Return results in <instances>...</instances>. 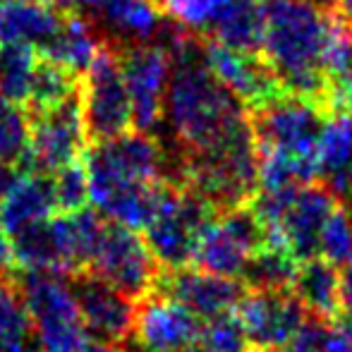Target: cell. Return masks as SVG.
Listing matches in <instances>:
<instances>
[{
  "label": "cell",
  "instance_id": "1",
  "mask_svg": "<svg viewBox=\"0 0 352 352\" xmlns=\"http://www.w3.org/2000/svg\"><path fill=\"white\" fill-rule=\"evenodd\" d=\"M173 72L163 120L170 127L180 158L195 156L252 125L250 111L213 77L204 60V38L177 29L166 38Z\"/></svg>",
  "mask_w": 352,
  "mask_h": 352
},
{
  "label": "cell",
  "instance_id": "2",
  "mask_svg": "<svg viewBox=\"0 0 352 352\" xmlns=\"http://www.w3.org/2000/svg\"><path fill=\"white\" fill-rule=\"evenodd\" d=\"M89 201L103 218L144 230L156 206L158 187L170 180L166 148L148 132H125L94 144L84 156Z\"/></svg>",
  "mask_w": 352,
  "mask_h": 352
},
{
  "label": "cell",
  "instance_id": "3",
  "mask_svg": "<svg viewBox=\"0 0 352 352\" xmlns=\"http://www.w3.org/2000/svg\"><path fill=\"white\" fill-rule=\"evenodd\" d=\"M336 29L338 17L324 0H266L259 53L283 91L326 106V56Z\"/></svg>",
  "mask_w": 352,
  "mask_h": 352
},
{
  "label": "cell",
  "instance_id": "4",
  "mask_svg": "<svg viewBox=\"0 0 352 352\" xmlns=\"http://www.w3.org/2000/svg\"><path fill=\"white\" fill-rule=\"evenodd\" d=\"M326 116L324 103L295 94H280L250 111L259 153V190H290L316 180V146Z\"/></svg>",
  "mask_w": 352,
  "mask_h": 352
},
{
  "label": "cell",
  "instance_id": "5",
  "mask_svg": "<svg viewBox=\"0 0 352 352\" xmlns=\"http://www.w3.org/2000/svg\"><path fill=\"white\" fill-rule=\"evenodd\" d=\"M216 216L218 211L195 190L180 182H163L151 218L144 226V240L161 269L192 266L197 240Z\"/></svg>",
  "mask_w": 352,
  "mask_h": 352
},
{
  "label": "cell",
  "instance_id": "6",
  "mask_svg": "<svg viewBox=\"0 0 352 352\" xmlns=\"http://www.w3.org/2000/svg\"><path fill=\"white\" fill-rule=\"evenodd\" d=\"M17 283L41 352H84L91 338L82 324L67 276L22 271Z\"/></svg>",
  "mask_w": 352,
  "mask_h": 352
},
{
  "label": "cell",
  "instance_id": "7",
  "mask_svg": "<svg viewBox=\"0 0 352 352\" xmlns=\"http://www.w3.org/2000/svg\"><path fill=\"white\" fill-rule=\"evenodd\" d=\"M79 106L91 144L111 142L135 127L132 101L122 77L120 51L111 41L79 77Z\"/></svg>",
  "mask_w": 352,
  "mask_h": 352
},
{
  "label": "cell",
  "instance_id": "8",
  "mask_svg": "<svg viewBox=\"0 0 352 352\" xmlns=\"http://www.w3.org/2000/svg\"><path fill=\"white\" fill-rule=\"evenodd\" d=\"M87 271L111 283L130 300L140 302L156 290L163 269L151 254L140 230H132L106 218V226L101 230Z\"/></svg>",
  "mask_w": 352,
  "mask_h": 352
},
{
  "label": "cell",
  "instance_id": "9",
  "mask_svg": "<svg viewBox=\"0 0 352 352\" xmlns=\"http://www.w3.org/2000/svg\"><path fill=\"white\" fill-rule=\"evenodd\" d=\"M266 245V232L250 206L218 213L201 230L192 266L223 278L242 280L250 259Z\"/></svg>",
  "mask_w": 352,
  "mask_h": 352
},
{
  "label": "cell",
  "instance_id": "10",
  "mask_svg": "<svg viewBox=\"0 0 352 352\" xmlns=\"http://www.w3.org/2000/svg\"><path fill=\"white\" fill-rule=\"evenodd\" d=\"M120 65L132 101L135 127L153 132L166 116V96L173 72V56L166 43H135L120 48Z\"/></svg>",
  "mask_w": 352,
  "mask_h": 352
},
{
  "label": "cell",
  "instance_id": "11",
  "mask_svg": "<svg viewBox=\"0 0 352 352\" xmlns=\"http://www.w3.org/2000/svg\"><path fill=\"white\" fill-rule=\"evenodd\" d=\"M235 314L252 352H285L309 321L292 290H247Z\"/></svg>",
  "mask_w": 352,
  "mask_h": 352
},
{
  "label": "cell",
  "instance_id": "12",
  "mask_svg": "<svg viewBox=\"0 0 352 352\" xmlns=\"http://www.w3.org/2000/svg\"><path fill=\"white\" fill-rule=\"evenodd\" d=\"M87 144L89 137L77 96L60 108L29 116V146L24 163L32 173L53 175L60 168L82 161Z\"/></svg>",
  "mask_w": 352,
  "mask_h": 352
},
{
  "label": "cell",
  "instance_id": "13",
  "mask_svg": "<svg viewBox=\"0 0 352 352\" xmlns=\"http://www.w3.org/2000/svg\"><path fill=\"white\" fill-rule=\"evenodd\" d=\"M204 321L185 305L153 290L137 302L130 340L137 352H187L199 343Z\"/></svg>",
  "mask_w": 352,
  "mask_h": 352
},
{
  "label": "cell",
  "instance_id": "14",
  "mask_svg": "<svg viewBox=\"0 0 352 352\" xmlns=\"http://www.w3.org/2000/svg\"><path fill=\"white\" fill-rule=\"evenodd\" d=\"M67 283L77 300L79 316L89 338L125 345L135 324V300H130L111 283L94 276L91 271H77L67 276Z\"/></svg>",
  "mask_w": 352,
  "mask_h": 352
},
{
  "label": "cell",
  "instance_id": "15",
  "mask_svg": "<svg viewBox=\"0 0 352 352\" xmlns=\"http://www.w3.org/2000/svg\"><path fill=\"white\" fill-rule=\"evenodd\" d=\"M204 60L213 72V77L247 111H254V108L285 94L278 77L269 67V63L261 58V53L235 51V48L221 46V43L204 38Z\"/></svg>",
  "mask_w": 352,
  "mask_h": 352
},
{
  "label": "cell",
  "instance_id": "16",
  "mask_svg": "<svg viewBox=\"0 0 352 352\" xmlns=\"http://www.w3.org/2000/svg\"><path fill=\"white\" fill-rule=\"evenodd\" d=\"M340 199L326 185H305L292 195L290 204L283 213L276 230L266 242L280 245L297 261H309L319 256V237L326 221L333 213Z\"/></svg>",
  "mask_w": 352,
  "mask_h": 352
},
{
  "label": "cell",
  "instance_id": "17",
  "mask_svg": "<svg viewBox=\"0 0 352 352\" xmlns=\"http://www.w3.org/2000/svg\"><path fill=\"white\" fill-rule=\"evenodd\" d=\"M156 292L173 297L201 321H209L235 311L240 300L245 297L247 285L235 278L206 274L197 266H185V269L173 271L163 269L161 278L156 283Z\"/></svg>",
  "mask_w": 352,
  "mask_h": 352
},
{
  "label": "cell",
  "instance_id": "18",
  "mask_svg": "<svg viewBox=\"0 0 352 352\" xmlns=\"http://www.w3.org/2000/svg\"><path fill=\"white\" fill-rule=\"evenodd\" d=\"M316 177L340 201L352 197V111H329L316 146Z\"/></svg>",
  "mask_w": 352,
  "mask_h": 352
},
{
  "label": "cell",
  "instance_id": "19",
  "mask_svg": "<svg viewBox=\"0 0 352 352\" xmlns=\"http://www.w3.org/2000/svg\"><path fill=\"white\" fill-rule=\"evenodd\" d=\"M56 213L58 204L51 175L27 170L24 175L17 177L12 190L8 192V197L0 204V226L5 228V232L12 240L19 232L48 221Z\"/></svg>",
  "mask_w": 352,
  "mask_h": 352
},
{
  "label": "cell",
  "instance_id": "20",
  "mask_svg": "<svg viewBox=\"0 0 352 352\" xmlns=\"http://www.w3.org/2000/svg\"><path fill=\"white\" fill-rule=\"evenodd\" d=\"M65 12L46 0H8L0 5V43L32 46L38 53L60 29Z\"/></svg>",
  "mask_w": 352,
  "mask_h": 352
},
{
  "label": "cell",
  "instance_id": "21",
  "mask_svg": "<svg viewBox=\"0 0 352 352\" xmlns=\"http://www.w3.org/2000/svg\"><path fill=\"white\" fill-rule=\"evenodd\" d=\"M91 14L122 46L151 43L163 32V12L156 0H98Z\"/></svg>",
  "mask_w": 352,
  "mask_h": 352
},
{
  "label": "cell",
  "instance_id": "22",
  "mask_svg": "<svg viewBox=\"0 0 352 352\" xmlns=\"http://www.w3.org/2000/svg\"><path fill=\"white\" fill-rule=\"evenodd\" d=\"M106 43L108 41L101 38V32L94 24V19H89L82 12H65L60 29L48 41L41 56L82 77L89 70V65L98 58Z\"/></svg>",
  "mask_w": 352,
  "mask_h": 352
},
{
  "label": "cell",
  "instance_id": "23",
  "mask_svg": "<svg viewBox=\"0 0 352 352\" xmlns=\"http://www.w3.org/2000/svg\"><path fill=\"white\" fill-rule=\"evenodd\" d=\"M292 292L305 305L309 319L338 321L343 316V297H340V271L331 261L309 259L297 266Z\"/></svg>",
  "mask_w": 352,
  "mask_h": 352
},
{
  "label": "cell",
  "instance_id": "24",
  "mask_svg": "<svg viewBox=\"0 0 352 352\" xmlns=\"http://www.w3.org/2000/svg\"><path fill=\"white\" fill-rule=\"evenodd\" d=\"M206 38L235 51L259 53L264 38V3L232 0Z\"/></svg>",
  "mask_w": 352,
  "mask_h": 352
},
{
  "label": "cell",
  "instance_id": "25",
  "mask_svg": "<svg viewBox=\"0 0 352 352\" xmlns=\"http://www.w3.org/2000/svg\"><path fill=\"white\" fill-rule=\"evenodd\" d=\"M0 352H41L14 274L0 278Z\"/></svg>",
  "mask_w": 352,
  "mask_h": 352
},
{
  "label": "cell",
  "instance_id": "26",
  "mask_svg": "<svg viewBox=\"0 0 352 352\" xmlns=\"http://www.w3.org/2000/svg\"><path fill=\"white\" fill-rule=\"evenodd\" d=\"M79 96V74L65 70L58 63L41 56L32 82V91L27 98V108L32 116L60 108Z\"/></svg>",
  "mask_w": 352,
  "mask_h": 352
},
{
  "label": "cell",
  "instance_id": "27",
  "mask_svg": "<svg viewBox=\"0 0 352 352\" xmlns=\"http://www.w3.org/2000/svg\"><path fill=\"white\" fill-rule=\"evenodd\" d=\"M297 266L300 261L285 247L266 242L250 259L242 274V283L247 290H292Z\"/></svg>",
  "mask_w": 352,
  "mask_h": 352
},
{
  "label": "cell",
  "instance_id": "28",
  "mask_svg": "<svg viewBox=\"0 0 352 352\" xmlns=\"http://www.w3.org/2000/svg\"><path fill=\"white\" fill-rule=\"evenodd\" d=\"M38 63H41V53L36 48L19 46V43H3L0 46V91L10 101L27 106Z\"/></svg>",
  "mask_w": 352,
  "mask_h": 352
},
{
  "label": "cell",
  "instance_id": "29",
  "mask_svg": "<svg viewBox=\"0 0 352 352\" xmlns=\"http://www.w3.org/2000/svg\"><path fill=\"white\" fill-rule=\"evenodd\" d=\"M232 0H156L163 17L195 36H209Z\"/></svg>",
  "mask_w": 352,
  "mask_h": 352
},
{
  "label": "cell",
  "instance_id": "30",
  "mask_svg": "<svg viewBox=\"0 0 352 352\" xmlns=\"http://www.w3.org/2000/svg\"><path fill=\"white\" fill-rule=\"evenodd\" d=\"M285 352H352V324L309 319Z\"/></svg>",
  "mask_w": 352,
  "mask_h": 352
},
{
  "label": "cell",
  "instance_id": "31",
  "mask_svg": "<svg viewBox=\"0 0 352 352\" xmlns=\"http://www.w3.org/2000/svg\"><path fill=\"white\" fill-rule=\"evenodd\" d=\"M29 146V116L0 91V163L24 161Z\"/></svg>",
  "mask_w": 352,
  "mask_h": 352
},
{
  "label": "cell",
  "instance_id": "32",
  "mask_svg": "<svg viewBox=\"0 0 352 352\" xmlns=\"http://www.w3.org/2000/svg\"><path fill=\"white\" fill-rule=\"evenodd\" d=\"M319 256L333 266H348L352 261V206L345 201L336 206L321 230Z\"/></svg>",
  "mask_w": 352,
  "mask_h": 352
},
{
  "label": "cell",
  "instance_id": "33",
  "mask_svg": "<svg viewBox=\"0 0 352 352\" xmlns=\"http://www.w3.org/2000/svg\"><path fill=\"white\" fill-rule=\"evenodd\" d=\"M197 345L206 352H252L245 329H242L237 314H232V311L204 321Z\"/></svg>",
  "mask_w": 352,
  "mask_h": 352
},
{
  "label": "cell",
  "instance_id": "34",
  "mask_svg": "<svg viewBox=\"0 0 352 352\" xmlns=\"http://www.w3.org/2000/svg\"><path fill=\"white\" fill-rule=\"evenodd\" d=\"M53 192H56L58 213H74L87 209L89 204V175L84 158L77 163L60 168L51 175Z\"/></svg>",
  "mask_w": 352,
  "mask_h": 352
},
{
  "label": "cell",
  "instance_id": "35",
  "mask_svg": "<svg viewBox=\"0 0 352 352\" xmlns=\"http://www.w3.org/2000/svg\"><path fill=\"white\" fill-rule=\"evenodd\" d=\"M14 269V252H12V240L5 232V228L0 226V278L12 276Z\"/></svg>",
  "mask_w": 352,
  "mask_h": 352
},
{
  "label": "cell",
  "instance_id": "36",
  "mask_svg": "<svg viewBox=\"0 0 352 352\" xmlns=\"http://www.w3.org/2000/svg\"><path fill=\"white\" fill-rule=\"evenodd\" d=\"M340 297H343V316L352 324V261L340 271Z\"/></svg>",
  "mask_w": 352,
  "mask_h": 352
},
{
  "label": "cell",
  "instance_id": "37",
  "mask_svg": "<svg viewBox=\"0 0 352 352\" xmlns=\"http://www.w3.org/2000/svg\"><path fill=\"white\" fill-rule=\"evenodd\" d=\"M17 173H14L12 166H8V163H0V204H3V199L8 197V192L12 190V185L17 182Z\"/></svg>",
  "mask_w": 352,
  "mask_h": 352
},
{
  "label": "cell",
  "instance_id": "38",
  "mask_svg": "<svg viewBox=\"0 0 352 352\" xmlns=\"http://www.w3.org/2000/svg\"><path fill=\"white\" fill-rule=\"evenodd\" d=\"M326 3H329L331 12H333L336 17L352 29V0H326Z\"/></svg>",
  "mask_w": 352,
  "mask_h": 352
},
{
  "label": "cell",
  "instance_id": "39",
  "mask_svg": "<svg viewBox=\"0 0 352 352\" xmlns=\"http://www.w3.org/2000/svg\"><path fill=\"white\" fill-rule=\"evenodd\" d=\"M84 352H127L122 345L116 343H101V340H89V345L84 348Z\"/></svg>",
  "mask_w": 352,
  "mask_h": 352
},
{
  "label": "cell",
  "instance_id": "40",
  "mask_svg": "<svg viewBox=\"0 0 352 352\" xmlns=\"http://www.w3.org/2000/svg\"><path fill=\"white\" fill-rule=\"evenodd\" d=\"M187 352H206V350H201L199 345H195V348H190V350H187Z\"/></svg>",
  "mask_w": 352,
  "mask_h": 352
},
{
  "label": "cell",
  "instance_id": "41",
  "mask_svg": "<svg viewBox=\"0 0 352 352\" xmlns=\"http://www.w3.org/2000/svg\"><path fill=\"white\" fill-rule=\"evenodd\" d=\"M5 3H8V0H0V5H5Z\"/></svg>",
  "mask_w": 352,
  "mask_h": 352
},
{
  "label": "cell",
  "instance_id": "42",
  "mask_svg": "<svg viewBox=\"0 0 352 352\" xmlns=\"http://www.w3.org/2000/svg\"><path fill=\"white\" fill-rule=\"evenodd\" d=\"M348 204H350V206H352V197H350V199H348Z\"/></svg>",
  "mask_w": 352,
  "mask_h": 352
},
{
  "label": "cell",
  "instance_id": "43",
  "mask_svg": "<svg viewBox=\"0 0 352 352\" xmlns=\"http://www.w3.org/2000/svg\"><path fill=\"white\" fill-rule=\"evenodd\" d=\"M324 3H326V0H324ZM326 5H329V3H326Z\"/></svg>",
  "mask_w": 352,
  "mask_h": 352
}]
</instances>
